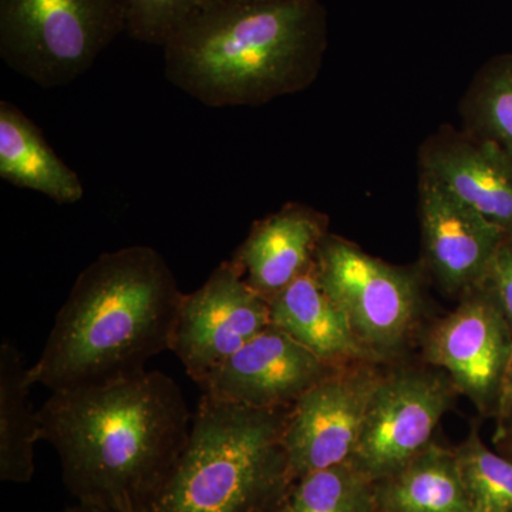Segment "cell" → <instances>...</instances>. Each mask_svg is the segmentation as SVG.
I'll list each match as a JSON object with an SVG mask.
<instances>
[{
  "label": "cell",
  "instance_id": "6da1fadb",
  "mask_svg": "<svg viewBox=\"0 0 512 512\" xmlns=\"http://www.w3.org/2000/svg\"><path fill=\"white\" fill-rule=\"evenodd\" d=\"M39 414L63 483L94 512H143L190 436L194 413L158 370L52 392Z\"/></svg>",
  "mask_w": 512,
  "mask_h": 512
},
{
  "label": "cell",
  "instance_id": "7a4b0ae2",
  "mask_svg": "<svg viewBox=\"0 0 512 512\" xmlns=\"http://www.w3.org/2000/svg\"><path fill=\"white\" fill-rule=\"evenodd\" d=\"M328 36L320 0H220L167 40L164 73L205 106H261L318 79Z\"/></svg>",
  "mask_w": 512,
  "mask_h": 512
},
{
  "label": "cell",
  "instance_id": "3957f363",
  "mask_svg": "<svg viewBox=\"0 0 512 512\" xmlns=\"http://www.w3.org/2000/svg\"><path fill=\"white\" fill-rule=\"evenodd\" d=\"M184 292L157 249L104 252L77 276L45 348L29 367L50 392L134 375L170 352Z\"/></svg>",
  "mask_w": 512,
  "mask_h": 512
},
{
  "label": "cell",
  "instance_id": "277c9868",
  "mask_svg": "<svg viewBox=\"0 0 512 512\" xmlns=\"http://www.w3.org/2000/svg\"><path fill=\"white\" fill-rule=\"evenodd\" d=\"M289 409H252L202 393L187 443L143 512H275L292 484Z\"/></svg>",
  "mask_w": 512,
  "mask_h": 512
},
{
  "label": "cell",
  "instance_id": "5b68a950",
  "mask_svg": "<svg viewBox=\"0 0 512 512\" xmlns=\"http://www.w3.org/2000/svg\"><path fill=\"white\" fill-rule=\"evenodd\" d=\"M313 272L372 359L382 365L400 360L426 311L423 265L389 264L329 232Z\"/></svg>",
  "mask_w": 512,
  "mask_h": 512
},
{
  "label": "cell",
  "instance_id": "8992f818",
  "mask_svg": "<svg viewBox=\"0 0 512 512\" xmlns=\"http://www.w3.org/2000/svg\"><path fill=\"white\" fill-rule=\"evenodd\" d=\"M126 30L124 0H0V57L42 89L89 72Z\"/></svg>",
  "mask_w": 512,
  "mask_h": 512
},
{
  "label": "cell",
  "instance_id": "52a82bcc",
  "mask_svg": "<svg viewBox=\"0 0 512 512\" xmlns=\"http://www.w3.org/2000/svg\"><path fill=\"white\" fill-rule=\"evenodd\" d=\"M457 396L437 367L389 363L370 399L350 466L373 483L392 476L434 441V430Z\"/></svg>",
  "mask_w": 512,
  "mask_h": 512
},
{
  "label": "cell",
  "instance_id": "ba28073f",
  "mask_svg": "<svg viewBox=\"0 0 512 512\" xmlns=\"http://www.w3.org/2000/svg\"><path fill=\"white\" fill-rule=\"evenodd\" d=\"M457 301L424 330L421 356L446 373L481 416L495 419L512 357V330L485 281Z\"/></svg>",
  "mask_w": 512,
  "mask_h": 512
},
{
  "label": "cell",
  "instance_id": "9c48e42d",
  "mask_svg": "<svg viewBox=\"0 0 512 512\" xmlns=\"http://www.w3.org/2000/svg\"><path fill=\"white\" fill-rule=\"evenodd\" d=\"M269 325V301L245 281L229 259L222 261L197 291L184 293L170 352L201 386Z\"/></svg>",
  "mask_w": 512,
  "mask_h": 512
},
{
  "label": "cell",
  "instance_id": "30bf717a",
  "mask_svg": "<svg viewBox=\"0 0 512 512\" xmlns=\"http://www.w3.org/2000/svg\"><path fill=\"white\" fill-rule=\"evenodd\" d=\"M383 366L360 362L336 367L289 409L284 446L292 483L350 463Z\"/></svg>",
  "mask_w": 512,
  "mask_h": 512
},
{
  "label": "cell",
  "instance_id": "8fae6325",
  "mask_svg": "<svg viewBox=\"0 0 512 512\" xmlns=\"http://www.w3.org/2000/svg\"><path fill=\"white\" fill-rule=\"evenodd\" d=\"M419 220L427 276L461 298L483 284L497 249L508 234L431 175L419 171Z\"/></svg>",
  "mask_w": 512,
  "mask_h": 512
},
{
  "label": "cell",
  "instance_id": "7c38bea8",
  "mask_svg": "<svg viewBox=\"0 0 512 512\" xmlns=\"http://www.w3.org/2000/svg\"><path fill=\"white\" fill-rule=\"evenodd\" d=\"M336 367L269 325L218 367L200 389L220 402L289 409Z\"/></svg>",
  "mask_w": 512,
  "mask_h": 512
},
{
  "label": "cell",
  "instance_id": "4fadbf2b",
  "mask_svg": "<svg viewBox=\"0 0 512 512\" xmlns=\"http://www.w3.org/2000/svg\"><path fill=\"white\" fill-rule=\"evenodd\" d=\"M419 170L512 235V157L500 147L444 124L421 144Z\"/></svg>",
  "mask_w": 512,
  "mask_h": 512
},
{
  "label": "cell",
  "instance_id": "5bb4252c",
  "mask_svg": "<svg viewBox=\"0 0 512 512\" xmlns=\"http://www.w3.org/2000/svg\"><path fill=\"white\" fill-rule=\"evenodd\" d=\"M328 228V215L299 202H288L252 224L231 261L245 281L271 302L312 271Z\"/></svg>",
  "mask_w": 512,
  "mask_h": 512
},
{
  "label": "cell",
  "instance_id": "9a60e30c",
  "mask_svg": "<svg viewBox=\"0 0 512 512\" xmlns=\"http://www.w3.org/2000/svg\"><path fill=\"white\" fill-rule=\"evenodd\" d=\"M269 305L271 325L311 350L326 365L377 363L360 345L345 313L320 285L313 269L276 295Z\"/></svg>",
  "mask_w": 512,
  "mask_h": 512
},
{
  "label": "cell",
  "instance_id": "2e32d148",
  "mask_svg": "<svg viewBox=\"0 0 512 512\" xmlns=\"http://www.w3.org/2000/svg\"><path fill=\"white\" fill-rule=\"evenodd\" d=\"M0 178L60 205L83 200L79 174L57 156L42 130L10 101H0Z\"/></svg>",
  "mask_w": 512,
  "mask_h": 512
},
{
  "label": "cell",
  "instance_id": "e0dca14e",
  "mask_svg": "<svg viewBox=\"0 0 512 512\" xmlns=\"http://www.w3.org/2000/svg\"><path fill=\"white\" fill-rule=\"evenodd\" d=\"M379 512H473L454 448L431 441L406 466L375 483Z\"/></svg>",
  "mask_w": 512,
  "mask_h": 512
},
{
  "label": "cell",
  "instance_id": "ac0fdd59",
  "mask_svg": "<svg viewBox=\"0 0 512 512\" xmlns=\"http://www.w3.org/2000/svg\"><path fill=\"white\" fill-rule=\"evenodd\" d=\"M29 366L9 340L0 346V480L26 484L35 474V446L42 440L29 392Z\"/></svg>",
  "mask_w": 512,
  "mask_h": 512
},
{
  "label": "cell",
  "instance_id": "d6986e66",
  "mask_svg": "<svg viewBox=\"0 0 512 512\" xmlns=\"http://www.w3.org/2000/svg\"><path fill=\"white\" fill-rule=\"evenodd\" d=\"M463 130L512 157V53L484 64L460 106Z\"/></svg>",
  "mask_w": 512,
  "mask_h": 512
},
{
  "label": "cell",
  "instance_id": "ffe728a7",
  "mask_svg": "<svg viewBox=\"0 0 512 512\" xmlns=\"http://www.w3.org/2000/svg\"><path fill=\"white\" fill-rule=\"evenodd\" d=\"M275 512H379L375 483L350 464L315 471L289 485Z\"/></svg>",
  "mask_w": 512,
  "mask_h": 512
},
{
  "label": "cell",
  "instance_id": "44dd1931",
  "mask_svg": "<svg viewBox=\"0 0 512 512\" xmlns=\"http://www.w3.org/2000/svg\"><path fill=\"white\" fill-rule=\"evenodd\" d=\"M473 512H512V460L485 446L476 426L454 447Z\"/></svg>",
  "mask_w": 512,
  "mask_h": 512
},
{
  "label": "cell",
  "instance_id": "7402d4cb",
  "mask_svg": "<svg viewBox=\"0 0 512 512\" xmlns=\"http://www.w3.org/2000/svg\"><path fill=\"white\" fill-rule=\"evenodd\" d=\"M220 0H124L128 36L163 47L167 40L202 10Z\"/></svg>",
  "mask_w": 512,
  "mask_h": 512
},
{
  "label": "cell",
  "instance_id": "603a6c76",
  "mask_svg": "<svg viewBox=\"0 0 512 512\" xmlns=\"http://www.w3.org/2000/svg\"><path fill=\"white\" fill-rule=\"evenodd\" d=\"M485 284L493 292L512 330V235H508L495 252Z\"/></svg>",
  "mask_w": 512,
  "mask_h": 512
},
{
  "label": "cell",
  "instance_id": "cb8c5ba5",
  "mask_svg": "<svg viewBox=\"0 0 512 512\" xmlns=\"http://www.w3.org/2000/svg\"><path fill=\"white\" fill-rule=\"evenodd\" d=\"M495 434L503 433L512 427V357L505 375L503 393H501L500 407L495 416Z\"/></svg>",
  "mask_w": 512,
  "mask_h": 512
},
{
  "label": "cell",
  "instance_id": "d4e9b609",
  "mask_svg": "<svg viewBox=\"0 0 512 512\" xmlns=\"http://www.w3.org/2000/svg\"><path fill=\"white\" fill-rule=\"evenodd\" d=\"M494 444L498 448V453L512 460V427L504 430L503 433L494 434Z\"/></svg>",
  "mask_w": 512,
  "mask_h": 512
},
{
  "label": "cell",
  "instance_id": "484cf974",
  "mask_svg": "<svg viewBox=\"0 0 512 512\" xmlns=\"http://www.w3.org/2000/svg\"><path fill=\"white\" fill-rule=\"evenodd\" d=\"M62 512H94L92 510H89V508H84L82 505L76 504L72 505V507L64 508Z\"/></svg>",
  "mask_w": 512,
  "mask_h": 512
}]
</instances>
